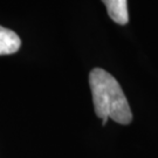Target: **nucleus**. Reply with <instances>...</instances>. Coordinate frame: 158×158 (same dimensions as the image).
<instances>
[{
    "label": "nucleus",
    "instance_id": "nucleus-2",
    "mask_svg": "<svg viewBox=\"0 0 158 158\" xmlns=\"http://www.w3.org/2000/svg\"><path fill=\"white\" fill-rule=\"evenodd\" d=\"M107 8L108 15L118 25H127L129 21L127 0H102Z\"/></svg>",
    "mask_w": 158,
    "mask_h": 158
},
{
    "label": "nucleus",
    "instance_id": "nucleus-1",
    "mask_svg": "<svg viewBox=\"0 0 158 158\" xmlns=\"http://www.w3.org/2000/svg\"><path fill=\"white\" fill-rule=\"evenodd\" d=\"M93 102L100 118H111L119 124L132 121L131 109L119 83L113 75L101 68H94L89 74Z\"/></svg>",
    "mask_w": 158,
    "mask_h": 158
},
{
    "label": "nucleus",
    "instance_id": "nucleus-3",
    "mask_svg": "<svg viewBox=\"0 0 158 158\" xmlns=\"http://www.w3.org/2000/svg\"><path fill=\"white\" fill-rule=\"evenodd\" d=\"M21 40L12 29L0 26V55H10L19 51Z\"/></svg>",
    "mask_w": 158,
    "mask_h": 158
}]
</instances>
